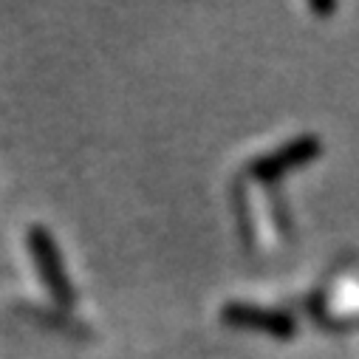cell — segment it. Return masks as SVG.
Wrapping results in <instances>:
<instances>
[{
  "label": "cell",
  "instance_id": "cell-1",
  "mask_svg": "<svg viewBox=\"0 0 359 359\" xmlns=\"http://www.w3.org/2000/svg\"><path fill=\"white\" fill-rule=\"evenodd\" d=\"M26 246L29 255L34 260V269L46 286V292L51 294V300L62 309L74 306V283L68 278V269H65V257L60 252L57 238L51 235L48 226L43 224H32L26 232Z\"/></svg>",
  "mask_w": 359,
  "mask_h": 359
},
{
  "label": "cell",
  "instance_id": "cell-2",
  "mask_svg": "<svg viewBox=\"0 0 359 359\" xmlns=\"http://www.w3.org/2000/svg\"><path fill=\"white\" fill-rule=\"evenodd\" d=\"M320 153H323V142L314 133H303V136H297V139H292L275 150L252 158L246 172L252 178H257V182H278V178H283L286 172H294V170L311 164Z\"/></svg>",
  "mask_w": 359,
  "mask_h": 359
},
{
  "label": "cell",
  "instance_id": "cell-3",
  "mask_svg": "<svg viewBox=\"0 0 359 359\" xmlns=\"http://www.w3.org/2000/svg\"><path fill=\"white\" fill-rule=\"evenodd\" d=\"M221 323L229 328H243V331H260L275 339H292L297 331V323L289 311L269 309L246 300H232L221 309Z\"/></svg>",
  "mask_w": 359,
  "mask_h": 359
},
{
  "label": "cell",
  "instance_id": "cell-4",
  "mask_svg": "<svg viewBox=\"0 0 359 359\" xmlns=\"http://www.w3.org/2000/svg\"><path fill=\"white\" fill-rule=\"evenodd\" d=\"M311 12H317V15H334L337 12V4H311Z\"/></svg>",
  "mask_w": 359,
  "mask_h": 359
}]
</instances>
